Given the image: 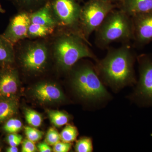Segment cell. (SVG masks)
Segmentation results:
<instances>
[{
  "label": "cell",
  "instance_id": "5",
  "mask_svg": "<svg viewBox=\"0 0 152 152\" xmlns=\"http://www.w3.org/2000/svg\"><path fill=\"white\" fill-rule=\"evenodd\" d=\"M118 7L109 2L89 0L82 7L79 27L81 35L88 43L90 35L100 26L109 13Z\"/></svg>",
  "mask_w": 152,
  "mask_h": 152
},
{
  "label": "cell",
  "instance_id": "23",
  "mask_svg": "<svg viewBox=\"0 0 152 152\" xmlns=\"http://www.w3.org/2000/svg\"><path fill=\"white\" fill-rule=\"evenodd\" d=\"M23 128V124L20 120L11 118L5 122L3 129L6 132L12 134L18 132Z\"/></svg>",
  "mask_w": 152,
  "mask_h": 152
},
{
  "label": "cell",
  "instance_id": "32",
  "mask_svg": "<svg viewBox=\"0 0 152 152\" xmlns=\"http://www.w3.org/2000/svg\"><path fill=\"white\" fill-rule=\"evenodd\" d=\"M5 12V10H4L2 7L1 6V4H0V13H4Z\"/></svg>",
  "mask_w": 152,
  "mask_h": 152
},
{
  "label": "cell",
  "instance_id": "28",
  "mask_svg": "<svg viewBox=\"0 0 152 152\" xmlns=\"http://www.w3.org/2000/svg\"><path fill=\"white\" fill-rule=\"evenodd\" d=\"M50 146L45 142L39 143L37 145L38 151L40 152H51L53 150Z\"/></svg>",
  "mask_w": 152,
  "mask_h": 152
},
{
  "label": "cell",
  "instance_id": "29",
  "mask_svg": "<svg viewBox=\"0 0 152 152\" xmlns=\"http://www.w3.org/2000/svg\"><path fill=\"white\" fill-rule=\"evenodd\" d=\"M22 140H23V137L21 136L18 138L15 139V140H13L7 142V143H8L9 145L11 146L17 147L21 143Z\"/></svg>",
  "mask_w": 152,
  "mask_h": 152
},
{
  "label": "cell",
  "instance_id": "13",
  "mask_svg": "<svg viewBox=\"0 0 152 152\" xmlns=\"http://www.w3.org/2000/svg\"><path fill=\"white\" fill-rule=\"evenodd\" d=\"M119 9L131 17L152 12V0H123Z\"/></svg>",
  "mask_w": 152,
  "mask_h": 152
},
{
  "label": "cell",
  "instance_id": "27",
  "mask_svg": "<svg viewBox=\"0 0 152 152\" xmlns=\"http://www.w3.org/2000/svg\"><path fill=\"white\" fill-rule=\"evenodd\" d=\"M72 147L71 143L59 142L53 145V150L54 152H68Z\"/></svg>",
  "mask_w": 152,
  "mask_h": 152
},
{
  "label": "cell",
  "instance_id": "2",
  "mask_svg": "<svg viewBox=\"0 0 152 152\" xmlns=\"http://www.w3.org/2000/svg\"><path fill=\"white\" fill-rule=\"evenodd\" d=\"M88 44L77 33L65 31L56 40L53 55L58 66L63 71L70 70L84 58L99 60L89 48Z\"/></svg>",
  "mask_w": 152,
  "mask_h": 152
},
{
  "label": "cell",
  "instance_id": "14",
  "mask_svg": "<svg viewBox=\"0 0 152 152\" xmlns=\"http://www.w3.org/2000/svg\"><path fill=\"white\" fill-rule=\"evenodd\" d=\"M31 23L56 27L57 22L52 12L50 2L37 11L30 13Z\"/></svg>",
  "mask_w": 152,
  "mask_h": 152
},
{
  "label": "cell",
  "instance_id": "3",
  "mask_svg": "<svg viewBox=\"0 0 152 152\" xmlns=\"http://www.w3.org/2000/svg\"><path fill=\"white\" fill-rule=\"evenodd\" d=\"M95 32V44L101 49L116 42L129 44L133 39L132 18L120 9H114Z\"/></svg>",
  "mask_w": 152,
  "mask_h": 152
},
{
  "label": "cell",
  "instance_id": "12",
  "mask_svg": "<svg viewBox=\"0 0 152 152\" xmlns=\"http://www.w3.org/2000/svg\"><path fill=\"white\" fill-rule=\"evenodd\" d=\"M34 93L36 97L43 102H59L65 99L62 91L50 83H42L37 85L34 88Z\"/></svg>",
  "mask_w": 152,
  "mask_h": 152
},
{
  "label": "cell",
  "instance_id": "16",
  "mask_svg": "<svg viewBox=\"0 0 152 152\" xmlns=\"http://www.w3.org/2000/svg\"><path fill=\"white\" fill-rule=\"evenodd\" d=\"M18 104L15 98L0 100V124L5 123L18 113Z\"/></svg>",
  "mask_w": 152,
  "mask_h": 152
},
{
  "label": "cell",
  "instance_id": "21",
  "mask_svg": "<svg viewBox=\"0 0 152 152\" xmlns=\"http://www.w3.org/2000/svg\"><path fill=\"white\" fill-rule=\"evenodd\" d=\"M25 115L27 122L31 126L38 128L42 125V118L38 112L32 109H26Z\"/></svg>",
  "mask_w": 152,
  "mask_h": 152
},
{
  "label": "cell",
  "instance_id": "4",
  "mask_svg": "<svg viewBox=\"0 0 152 152\" xmlns=\"http://www.w3.org/2000/svg\"><path fill=\"white\" fill-rule=\"evenodd\" d=\"M72 84L83 99L94 104L102 103L110 98V94L92 63H87L73 70Z\"/></svg>",
  "mask_w": 152,
  "mask_h": 152
},
{
  "label": "cell",
  "instance_id": "15",
  "mask_svg": "<svg viewBox=\"0 0 152 152\" xmlns=\"http://www.w3.org/2000/svg\"><path fill=\"white\" fill-rule=\"evenodd\" d=\"M15 45L0 35V66L1 67L11 66L15 61Z\"/></svg>",
  "mask_w": 152,
  "mask_h": 152
},
{
  "label": "cell",
  "instance_id": "8",
  "mask_svg": "<svg viewBox=\"0 0 152 152\" xmlns=\"http://www.w3.org/2000/svg\"><path fill=\"white\" fill-rule=\"evenodd\" d=\"M19 49V59L26 70L38 72L45 69L49 54V48L45 42L30 41Z\"/></svg>",
  "mask_w": 152,
  "mask_h": 152
},
{
  "label": "cell",
  "instance_id": "33",
  "mask_svg": "<svg viewBox=\"0 0 152 152\" xmlns=\"http://www.w3.org/2000/svg\"><path fill=\"white\" fill-rule=\"evenodd\" d=\"M76 1H77V2H80L82 1H83V0H76Z\"/></svg>",
  "mask_w": 152,
  "mask_h": 152
},
{
  "label": "cell",
  "instance_id": "9",
  "mask_svg": "<svg viewBox=\"0 0 152 152\" xmlns=\"http://www.w3.org/2000/svg\"><path fill=\"white\" fill-rule=\"evenodd\" d=\"M31 24L30 13L20 11L11 18L3 36L15 46L20 41L28 38V30Z\"/></svg>",
  "mask_w": 152,
  "mask_h": 152
},
{
  "label": "cell",
  "instance_id": "7",
  "mask_svg": "<svg viewBox=\"0 0 152 152\" xmlns=\"http://www.w3.org/2000/svg\"><path fill=\"white\" fill-rule=\"evenodd\" d=\"M50 4L58 26L82 37L79 27L82 7L78 2L76 0H51Z\"/></svg>",
  "mask_w": 152,
  "mask_h": 152
},
{
  "label": "cell",
  "instance_id": "11",
  "mask_svg": "<svg viewBox=\"0 0 152 152\" xmlns=\"http://www.w3.org/2000/svg\"><path fill=\"white\" fill-rule=\"evenodd\" d=\"M19 85L17 70L11 66L0 70V100L15 98Z\"/></svg>",
  "mask_w": 152,
  "mask_h": 152
},
{
  "label": "cell",
  "instance_id": "19",
  "mask_svg": "<svg viewBox=\"0 0 152 152\" xmlns=\"http://www.w3.org/2000/svg\"><path fill=\"white\" fill-rule=\"evenodd\" d=\"M48 114L51 122L57 127L60 128L67 124L70 120V116L65 112L49 110Z\"/></svg>",
  "mask_w": 152,
  "mask_h": 152
},
{
  "label": "cell",
  "instance_id": "17",
  "mask_svg": "<svg viewBox=\"0 0 152 152\" xmlns=\"http://www.w3.org/2000/svg\"><path fill=\"white\" fill-rule=\"evenodd\" d=\"M20 10L31 13L44 7L51 0H9Z\"/></svg>",
  "mask_w": 152,
  "mask_h": 152
},
{
  "label": "cell",
  "instance_id": "1",
  "mask_svg": "<svg viewBox=\"0 0 152 152\" xmlns=\"http://www.w3.org/2000/svg\"><path fill=\"white\" fill-rule=\"evenodd\" d=\"M135 56L129 44L110 48L105 57L96 62L95 68L104 85L114 91L136 84L134 64Z\"/></svg>",
  "mask_w": 152,
  "mask_h": 152
},
{
  "label": "cell",
  "instance_id": "26",
  "mask_svg": "<svg viewBox=\"0 0 152 152\" xmlns=\"http://www.w3.org/2000/svg\"><path fill=\"white\" fill-rule=\"evenodd\" d=\"M38 151L34 142L28 139H25L22 142V152H36Z\"/></svg>",
  "mask_w": 152,
  "mask_h": 152
},
{
  "label": "cell",
  "instance_id": "24",
  "mask_svg": "<svg viewBox=\"0 0 152 152\" xmlns=\"http://www.w3.org/2000/svg\"><path fill=\"white\" fill-rule=\"evenodd\" d=\"M25 133L27 139L34 142H37L42 138L44 133L37 129L35 127L26 126L24 128Z\"/></svg>",
  "mask_w": 152,
  "mask_h": 152
},
{
  "label": "cell",
  "instance_id": "30",
  "mask_svg": "<svg viewBox=\"0 0 152 152\" xmlns=\"http://www.w3.org/2000/svg\"><path fill=\"white\" fill-rule=\"evenodd\" d=\"M6 152H18V149L16 146H11L8 147L6 149Z\"/></svg>",
  "mask_w": 152,
  "mask_h": 152
},
{
  "label": "cell",
  "instance_id": "18",
  "mask_svg": "<svg viewBox=\"0 0 152 152\" xmlns=\"http://www.w3.org/2000/svg\"><path fill=\"white\" fill-rule=\"evenodd\" d=\"M55 28L42 25L31 23L28 32V38H43L52 34Z\"/></svg>",
  "mask_w": 152,
  "mask_h": 152
},
{
  "label": "cell",
  "instance_id": "34",
  "mask_svg": "<svg viewBox=\"0 0 152 152\" xmlns=\"http://www.w3.org/2000/svg\"><path fill=\"white\" fill-rule=\"evenodd\" d=\"M1 146H0V152H1Z\"/></svg>",
  "mask_w": 152,
  "mask_h": 152
},
{
  "label": "cell",
  "instance_id": "25",
  "mask_svg": "<svg viewBox=\"0 0 152 152\" xmlns=\"http://www.w3.org/2000/svg\"><path fill=\"white\" fill-rule=\"evenodd\" d=\"M60 134L54 128L49 129L45 137V142L50 145L53 146L61 140Z\"/></svg>",
  "mask_w": 152,
  "mask_h": 152
},
{
  "label": "cell",
  "instance_id": "6",
  "mask_svg": "<svg viewBox=\"0 0 152 152\" xmlns=\"http://www.w3.org/2000/svg\"><path fill=\"white\" fill-rule=\"evenodd\" d=\"M139 79L131 100L142 107H152V55H142L137 57Z\"/></svg>",
  "mask_w": 152,
  "mask_h": 152
},
{
  "label": "cell",
  "instance_id": "20",
  "mask_svg": "<svg viewBox=\"0 0 152 152\" xmlns=\"http://www.w3.org/2000/svg\"><path fill=\"white\" fill-rule=\"evenodd\" d=\"M78 135L77 129L71 124L67 125L60 134L61 140L63 142L68 143L75 141Z\"/></svg>",
  "mask_w": 152,
  "mask_h": 152
},
{
  "label": "cell",
  "instance_id": "31",
  "mask_svg": "<svg viewBox=\"0 0 152 152\" xmlns=\"http://www.w3.org/2000/svg\"><path fill=\"white\" fill-rule=\"evenodd\" d=\"M101 1H104L109 2L111 3H121L123 0H101Z\"/></svg>",
  "mask_w": 152,
  "mask_h": 152
},
{
  "label": "cell",
  "instance_id": "22",
  "mask_svg": "<svg viewBox=\"0 0 152 152\" xmlns=\"http://www.w3.org/2000/svg\"><path fill=\"white\" fill-rule=\"evenodd\" d=\"M75 149L77 152H92L94 150L91 138L83 137L77 141Z\"/></svg>",
  "mask_w": 152,
  "mask_h": 152
},
{
  "label": "cell",
  "instance_id": "10",
  "mask_svg": "<svg viewBox=\"0 0 152 152\" xmlns=\"http://www.w3.org/2000/svg\"><path fill=\"white\" fill-rule=\"evenodd\" d=\"M133 25V39L135 43L143 45L152 41V12L131 17Z\"/></svg>",
  "mask_w": 152,
  "mask_h": 152
}]
</instances>
